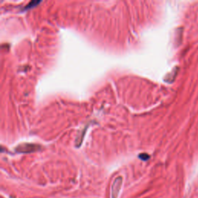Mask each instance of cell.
Listing matches in <instances>:
<instances>
[{
	"label": "cell",
	"instance_id": "6da1fadb",
	"mask_svg": "<svg viewBox=\"0 0 198 198\" xmlns=\"http://www.w3.org/2000/svg\"><path fill=\"white\" fill-rule=\"evenodd\" d=\"M122 185V177H118L117 179L115 181L114 184H113L112 189H111V195H112V198H116L117 196L118 195V193H119L120 187H121Z\"/></svg>",
	"mask_w": 198,
	"mask_h": 198
},
{
	"label": "cell",
	"instance_id": "7a4b0ae2",
	"mask_svg": "<svg viewBox=\"0 0 198 198\" xmlns=\"http://www.w3.org/2000/svg\"><path fill=\"white\" fill-rule=\"evenodd\" d=\"M37 146L30 145V144H25V145L20 146L17 148V151L21 152V153H29V152H33L37 150Z\"/></svg>",
	"mask_w": 198,
	"mask_h": 198
},
{
	"label": "cell",
	"instance_id": "3957f363",
	"mask_svg": "<svg viewBox=\"0 0 198 198\" xmlns=\"http://www.w3.org/2000/svg\"><path fill=\"white\" fill-rule=\"evenodd\" d=\"M41 1H32V2H29V3L26 6L24 10H29V9L33 8V7L34 6H37L41 3Z\"/></svg>",
	"mask_w": 198,
	"mask_h": 198
},
{
	"label": "cell",
	"instance_id": "277c9868",
	"mask_svg": "<svg viewBox=\"0 0 198 198\" xmlns=\"http://www.w3.org/2000/svg\"><path fill=\"white\" fill-rule=\"evenodd\" d=\"M139 158H140L141 160H148L149 158V156L147 154H146V153H143V154L139 155Z\"/></svg>",
	"mask_w": 198,
	"mask_h": 198
}]
</instances>
